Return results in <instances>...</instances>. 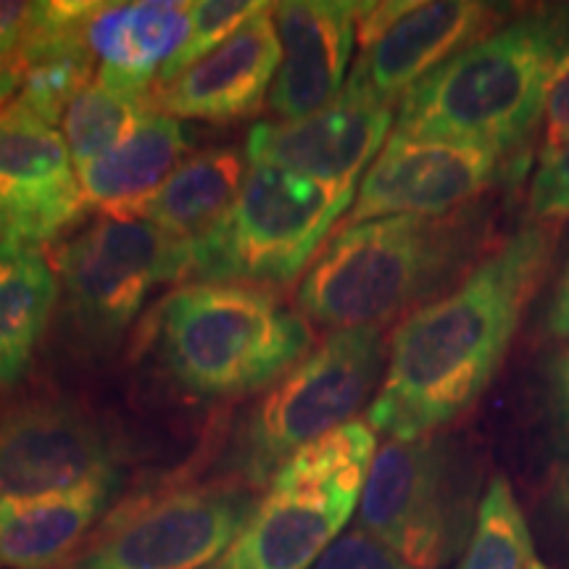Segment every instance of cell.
<instances>
[{
	"label": "cell",
	"instance_id": "6da1fadb",
	"mask_svg": "<svg viewBox=\"0 0 569 569\" xmlns=\"http://www.w3.org/2000/svg\"><path fill=\"white\" fill-rule=\"evenodd\" d=\"M557 224L503 240L436 301L398 322L367 422L393 440L446 430L486 393L557 251Z\"/></svg>",
	"mask_w": 569,
	"mask_h": 569
},
{
	"label": "cell",
	"instance_id": "7a4b0ae2",
	"mask_svg": "<svg viewBox=\"0 0 569 569\" xmlns=\"http://www.w3.org/2000/svg\"><path fill=\"white\" fill-rule=\"evenodd\" d=\"M488 217L478 203L446 217H388L346 224L298 284V311L336 330L409 317L486 259Z\"/></svg>",
	"mask_w": 569,
	"mask_h": 569
},
{
	"label": "cell",
	"instance_id": "3957f363",
	"mask_svg": "<svg viewBox=\"0 0 569 569\" xmlns=\"http://www.w3.org/2000/svg\"><path fill=\"white\" fill-rule=\"evenodd\" d=\"M567 71L569 6L522 13L409 90L398 106L396 130L511 159L532 140Z\"/></svg>",
	"mask_w": 569,
	"mask_h": 569
},
{
	"label": "cell",
	"instance_id": "277c9868",
	"mask_svg": "<svg viewBox=\"0 0 569 569\" xmlns=\"http://www.w3.org/2000/svg\"><path fill=\"white\" fill-rule=\"evenodd\" d=\"M153 332L163 372L203 401L272 388L315 346L301 311L238 282H184L159 303Z\"/></svg>",
	"mask_w": 569,
	"mask_h": 569
},
{
	"label": "cell",
	"instance_id": "5b68a950",
	"mask_svg": "<svg viewBox=\"0 0 569 569\" xmlns=\"http://www.w3.org/2000/svg\"><path fill=\"white\" fill-rule=\"evenodd\" d=\"M356 190L251 163L224 219L182 246L180 282H238L282 288L315 261Z\"/></svg>",
	"mask_w": 569,
	"mask_h": 569
},
{
	"label": "cell",
	"instance_id": "8992f818",
	"mask_svg": "<svg viewBox=\"0 0 569 569\" xmlns=\"http://www.w3.org/2000/svg\"><path fill=\"white\" fill-rule=\"evenodd\" d=\"M480 498V469L465 440L390 438L369 469L359 528L411 567L440 569L465 553Z\"/></svg>",
	"mask_w": 569,
	"mask_h": 569
},
{
	"label": "cell",
	"instance_id": "52a82bcc",
	"mask_svg": "<svg viewBox=\"0 0 569 569\" xmlns=\"http://www.w3.org/2000/svg\"><path fill=\"white\" fill-rule=\"evenodd\" d=\"M386 367L380 327L330 332L246 415L230 453L234 480L267 488L296 451L356 419L382 386Z\"/></svg>",
	"mask_w": 569,
	"mask_h": 569
},
{
	"label": "cell",
	"instance_id": "ba28073f",
	"mask_svg": "<svg viewBox=\"0 0 569 569\" xmlns=\"http://www.w3.org/2000/svg\"><path fill=\"white\" fill-rule=\"evenodd\" d=\"M240 480L172 482L111 509L67 569H206L253 515Z\"/></svg>",
	"mask_w": 569,
	"mask_h": 569
},
{
	"label": "cell",
	"instance_id": "9c48e42d",
	"mask_svg": "<svg viewBox=\"0 0 569 569\" xmlns=\"http://www.w3.org/2000/svg\"><path fill=\"white\" fill-rule=\"evenodd\" d=\"M53 259L69 327L90 351L117 346L153 288L182 274V246L134 213L101 217Z\"/></svg>",
	"mask_w": 569,
	"mask_h": 569
},
{
	"label": "cell",
	"instance_id": "30bf717a",
	"mask_svg": "<svg viewBox=\"0 0 569 569\" xmlns=\"http://www.w3.org/2000/svg\"><path fill=\"white\" fill-rule=\"evenodd\" d=\"M511 159L465 142L393 132L361 177L346 224L388 217H446L503 180Z\"/></svg>",
	"mask_w": 569,
	"mask_h": 569
},
{
	"label": "cell",
	"instance_id": "8fae6325",
	"mask_svg": "<svg viewBox=\"0 0 569 569\" xmlns=\"http://www.w3.org/2000/svg\"><path fill=\"white\" fill-rule=\"evenodd\" d=\"M90 482L122 486L109 432L67 401H27L0 411V498H30Z\"/></svg>",
	"mask_w": 569,
	"mask_h": 569
},
{
	"label": "cell",
	"instance_id": "7c38bea8",
	"mask_svg": "<svg viewBox=\"0 0 569 569\" xmlns=\"http://www.w3.org/2000/svg\"><path fill=\"white\" fill-rule=\"evenodd\" d=\"M88 211L69 146L17 103L0 111V240L42 248Z\"/></svg>",
	"mask_w": 569,
	"mask_h": 569
},
{
	"label": "cell",
	"instance_id": "4fadbf2b",
	"mask_svg": "<svg viewBox=\"0 0 569 569\" xmlns=\"http://www.w3.org/2000/svg\"><path fill=\"white\" fill-rule=\"evenodd\" d=\"M393 119V106L346 82L336 101L311 117L256 124L246 156L251 163L356 188L388 142Z\"/></svg>",
	"mask_w": 569,
	"mask_h": 569
},
{
	"label": "cell",
	"instance_id": "5bb4252c",
	"mask_svg": "<svg viewBox=\"0 0 569 569\" xmlns=\"http://www.w3.org/2000/svg\"><path fill=\"white\" fill-rule=\"evenodd\" d=\"M507 21V6L480 0L417 3L380 38L359 48L348 84L377 101H403L425 77Z\"/></svg>",
	"mask_w": 569,
	"mask_h": 569
},
{
	"label": "cell",
	"instance_id": "9a60e30c",
	"mask_svg": "<svg viewBox=\"0 0 569 569\" xmlns=\"http://www.w3.org/2000/svg\"><path fill=\"white\" fill-rule=\"evenodd\" d=\"M280 63L274 3H267L209 56L174 80L153 84V106L172 119L238 122L264 109Z\"/></svg>",
	"mask_w": 569,
	"mask_h": 569
},
{
	"label": "cell",
	"instance_id": "2e32d148",
	"mask_svg": "<svg viewBox=\"0 0 569 569\" xmlns=\"http://www.w3.org/2000/svg\"><path fill=\"white\" fill-rule=\"evenodd\" d=\"M361 496L277 472L230 549L206 569H311L343 536Z\"/></svg>",
	"mask_w": 569,
	"mask_h": 569
},
{
	"label": "cell",
	"instance_id": "e0dca14e",
	"mask_svg": "<svg viewBox=\"0 0 569 569\" xmlns=\"http://www.w3.org/2000/svg\"><path fill=\"white\" fill-rule=\"evenodd\" d=\"M353 0H284L274 3L282 63L269 90V109L282 122L322 111L346 88L356 46Z\"/></svg>",
	"mask_w": 569,
	"mask_h": 569
},
{
	"label": "cell",
	"instance_id": "ac0fdd59",
	"mask_svg": "<svg viewBox=\"0 0 569 569\" xmlns=\"http://www.w3.org/2000/svg\"><path fill=\"white\" fill-rule=\"evenodd\" d=\"M117 482L0 498V569H67L119 493Z\"/></svg>",
	"mask_w": 569,
	"mask_h": 569
},
{
	"label": "cell",
	"instance_id": "d6986e66",
	"mask_svg": "<svg viewBox=\"0 0 569 569\" xmlns=\"http://www.w3.org/2000/svg\"><path fill=\"white\" fill-rule=\"evenodd\" d=\"M190 34V3L140 0L101 3L88 24V46L101 61L98 71L117 80L153 88L161 69Z\"/></svg>",
	"mask_w": 569,
	"mask_h": 569
},
{
	"label": "cell",
	"instance_id": "ffe728a7",
	"mask_svg": "<svg viewBox=\"0 0 569 569\" xmlns=\"http://www.w3.org/2000/svg\"><path fill=\"white\" fill-rule=\"evenodd\" d=\"M188 148L180 119L153 111L122 146L77 167L88 209L101 211V217L132 213L169 180Z\"/></svg>",
	"mask_w": 569,
	"mask_h": 569
},
{
	"label": "cell",
	"instance_id": "44dd1931",
	"mask_svg": "<svg viewBox=\"0 0 569 569\" xmlns=\"http://www.w3.org/2000/svg\"><path fill=\"white\" fill-rule=\"evenodd\" d=\"M248 156L222 146L184 159L156 193L132 213L146 219L180 246L201 240L224 219L246 182Z\"/></svg>",
	"mask_w": 569,
	"mask_h": 569
},
{
	"label": "cell",
	"instance_id": "7402d4cb",
	"mask_svg": "<svg viewBox=\"0 0 569 569\" xmlns=\"http://www.w3.org/2000/svg\"><path fill=\"white\" fill-rule=\"evenodd\" d=\"M59 293V277L42 248L0 240V390L27 375Z\"/></svg>",
	"mask_w": 569,
	"mask_h": 569
},
{
	"label": "cell",
	"instance_id": "603a6c76",
	"mask_svg": "<svg viewBox=\"0 0 569 569\" xmlns=\"http://www.w3.org/2000/svg\"><path fill=\"white\" fill-rule=\"evenodd\" d=\"M156 111L153 88H142L98 71L96 80L63 113V140L77 167L101 159L122 146Z\"/></svg>",
	"mask_w": 569,
	"mask_h": 569
},
{
	"label": "cell",
	"instance_id": "cb8c5ba5",
	"mask_svg": "<svg viewBox=\"0 0 569 569\" xmlns=\"http://www.w3.org/2000/svg\"><path fill=\"white\" fill-rule=\"evenodd\" d=\"M540 565L530 525L507 478H493L480 498L472 536L457 569H536Z\"/></svg>",
	"mask_w": 569,
	"mask_h": 569
},
{
	"label": "cell",
	"instance_id": "d4e9b609",
	"mask_svg": "<svg viewBox=\"0 0 569 569\" xmlns=\"http://www.w3.org/2000/svg\"><path fill=\"white\" fill-rule=\"evenodd\" d=\"M96 61L88 38L56 42V46L34 48V51L19 56L24 80H21L19 98L13 103L56 127L71 101L96 80Z\"/></svg>",
	"mask_w": 569,
	"mask_h": 569
},
{
	"label": "cell",
	"instance_id": "484cf974",
	"mask_svg": "<svg viewBox=\"0 0 569 569\" xmlns=\"http://www.w3.org/2000/svg\"><path fill=\"white\" fill-rule=\"evenodd\" d=\"M267 3L261 0H201L190 3V34L184 46L167 67L161 69L159 80L153 84L174 80L184 69H190L203 56H209L213 48H219L227 38H232L240 27L246 24L253 13H259Z\"/></svg>",
	"mask_w": 569,
	"mask_h": 569
},
{
	"label": "cell",
	"instance_id": "4316f807",
	"mask_svg": "<svg viewBox=\"0 0 569 569\" xmlns=\"http://www.w3.org/2000/svg\"><path fill=\"white\" fill-rule=\"evenodd\" d=\"M530 217L540 224H559L569 217V140L551 156L540 159L530 182Z\"/></svg>",
	"mask_w": 569,
	"mask_h": 569
},
{
	"label": "cell",
	"instance_id": "83f0119b",
	"mask_svg": "<svg viewBox=\"0 0 569 569\" xmlns=\"http://www.w3.org/2000/svg\"><path fill=\"white\" fill-rule=\"evenodd\" d=\"M311 569H417L361 528L343 532Z\"/></svg>",
	"mask_w": 569,
	"mask_h": 569
},
{
	"label": "cell",
	"instance_id": "f1b7e54d",
	"mask_svg": "<svg viewBox=\"0 0 569 569\" xmlns=\"http://www.w3.org/2000/svg\"><path fill=\"white\" fill-rule=\"evenodd\" d=\"M546 407L561 443L569 448V343L546 365Z\"/></svg>",
	"mask_w": 569,
	"mask_h": 569
},
{
	"label": "cell",
	"instance_id": "f546056e",
	"mask_svg": "<svg viewBox=\"0 0 569 569\" xmlns=\"http://www.w3.org/2000/svg\"><path fill=\"white\" fill-rule=\"evenodd\" d=\"M543 122H546V138H543L540 159L551 156L557 148H561L569 140V71L565 80L557 84V90H553Z\"/></svg>",
	"mask_w": 569,
	"mask_h": 569
},
{
	"label": "cell",
	"instance_id": "4dcf8cb0",
	"mask_svg": "<svg viewBox=\"0 0 569 569\" xmlns=\"http://www.w3.org/2000/svg\"><path fill=\"white\" fill-rule=\"evenodd\" d=\"M543 330L553 340H569V261L565 272L559 274L549 306H546Z\"/></svg>",
	"mask_w": 569,
	"mask_h": 569
},
{
	"label": "cell",
	"instance_id": "1f68e13d",
	"mask_svg": "<svg viewBox=\"0 0 569 569\" xmlns=\"http://www.w3.org/2000/svg\"><path fill=\"white\" fill-rule=\"evenodd\" d=\"M549 503H551L553 515H557L559 519H565V522L569 525V465L561 469L557 478H553Z\"/></svg>",
	"mask_w": 569,
	"mask_h": 569
},
{
	"label": "cell",
	"instance_id": "d6a6232c",
	"mask_svg": "<svg viewBox=\"0 0 569 569\" xmlns=\"http://www.w3.org/2000/svg\"><path fill=\"white\" fill-rule=\"evenodd\" d=\"M3 59H13V56H0V61H3Z\"/></svg>",
	"mask_w": 569,
	"mask_h": 569
},
{
	"label": "cell",
	"instance_id": "836d02e7",
	"mask_svg": "<svg viewBox=\"0 0 569 569\" xmlns=\"http://www.w3.org/2000/svg\"><path fill=\"white\" fill-rule=\"evenodd\" d=\"M536 569H549V567H543V565H538V567H536Z\"/></svg>",
	"mask_w": 569,
	"mask_h": 569
}]
</instances>
